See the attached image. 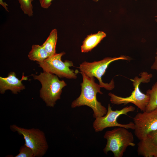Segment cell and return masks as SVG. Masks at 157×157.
<instances>
[{
  "label": "cell",
  "instance_id": "obj_1",
  "mask_svg": "<svg viewBox=\"0 0 157 157\" xmlns=\"http://www.w3.org/2000/svg\"><path fill=\"white\" fill-rule=\"evenodd\" d=\"M81 73L83 77V81L80 84L81 93L79 97L72 102L71 107L86 106L93 110L94 118L104 115L107 110L97 100L96 97L97 93L103 94L101 91V86L95 82L94 77H90L83 73Z\"/></svg>",
  "mask_w": 157,
  "mask_h": 157
},
{
  "label": "cell",
  "instance_id": "obj_2",
  "mask_svg": "<svg viewBox=\"0 0 157 157\" xmlns=\"http://www.w3.org/2000/svg\"><path fill=\"white\" fill-rule=\"evenodd\" d=\"M35 80L39 81L42 85L40 96L47 106L53 107L56 101L60 98L62 89L67 85L63 80H60L56 75L43 72L38 75L32 74Z\"/></svg>",
  "mask_w": 157,
  "mask_h": 157
},
{
  "label": "cell",
  "instance_id": "obj_3",
  "mask_svg": "<svg viewBox=\"0 0 157 157\" xmlns=\"http://www.w3.org/2000/svg\"><path fill=\"white\" fill-rule=\"evenodd\" d=\"M104 137L107 140L104 152L107 154L111 151L114 157H122L128 147L135 145L133 134L124 127H118L107 131Z\"/></svg>",
  "mask_w": 157,
  "mask_h": 157
},
{
  "label": "cell",
  "instance_id": "obj_4",
  "mask_svg": "<svg viewBox=\"0 0 157 157\" xmlns=\"http://www.w3.org/2000/svg\"><path fill=\"white\" fill-rule=\"evenodd\" d=\"M140 78L135 76L130 80L132 82L134 90L130 96L126 97H122L117 96L111 92L108 93L110 97V101L113 104L124 105L129 103H132L137 106L143 112L145 111L146 107L149 102V96L147 94L142 92L140 89V85L141 83H148L149 82L153 75L151 74L144 72L140 74Z\"/></svg>",
  "mask_w": 157,
  "mask_h": 157
},
{
  "label": "cell",
  "instance_id": "obj_5",
  "mask_svg": "<svg viewBox=\"0 0 157 157\" xmlns=\"http://www.w3.org/2000/svg\"><path fill=\"white\" fill-rule=\"evenodd\" d=\"M120 60H129L130 58L126 56L121 55L119 57H106L100 61L92 62L84 61L80 65L78 68L81 73H84L87 76L96 78L101 88L111 90L115 87L113 79H112L109 83H104L102 81V77L111 63Z\"/></svg>",
  "mask_w": 157,
  "mask_h": 157
},
{
  "label": "cell",
  "instance_id": "obj_6",
  "mask_svg": "<svg viewBox=\"0 0 157 157\" xmlns=\"http://www.w3.org/2000/svg\"><path fill=\"white\" fill-rule=\"evenodd\" d=\"M10 128L23 136L24 144L33 150L35 157H41L45 154L48 145L45 134L42 131L37 128H22L15 124L11 125Z\"/></svg>",
  "mask_w": 157,
  "mask_h": 157
},
{
  "label": "cell",
  "instance_id": "obj_7",
  "mask_svg": "<svg viewBox=\"0 0 157 157\" xmlns=\"http://www.w3.org/2000/svg\"><path fill=\"white\" fill-rule=\"evenodd\" d=\"M65 54V52L56 53L42 62H38V63L43 72L55 74L60 78L76 79L77 77L76 72L69 68L74 66L72 62L67 60L63 62L61 60L62 56Z\"/></svg>",
  "mask_w": 157,
  "mask_h": 157
},
{
  "label": "cell",
  "instance_id": "obj_8",
  "mask_svg": "<svg viewBox=\"0 0 157 157\" xmlns=\"http://www.w3.org/2000/svg\"><path fill=\"white\" fill-rule=\"evenodd\" d=\"M135 110V107L130 106L125 107L120 110H113L110 104H108L106 114L96 118L93 124V127L96 132L101 131L106 128L113 127H123L134 130L135 126L133 122L121 124L117 122V119L120 115H127L128 113L133 112Z\"/></svg>",
  "mask_w": 157,
  "mask_h": 157
},
{
  "label": "cell",
  "instance_id": "obj_9",
  "mask_svg": "<svg viewBox=\"0 0 157 157\" xmlns=\"http://www.w3.org/2000/svg\"><path fill=\"white\" fill-rule=\"evenodd\" d=\"M133 121L134 134L140 140L149 133L157 130V107L149 112L137 113Z\"/></svg>",
  "mask_w": 157,
  "mask_h": 157
},
{
  "label": "cell",
  "instance_id": "obj_10",
  "mask_svg": "<svg viewBox=\"0 0 157 157\" xmlns=\"http://www.w3.org/2000/svg\"><path fill=\"white\" fill-rule=\"evenodd\" d=\"M28 80V77L24 76L23 73L20 80L16 77L15 73L11 72L6 77H0V92L3 94L6 90H10L14 94H17L21 90L25 89V86L22 83V81Z\"/></svg>",
  "mask_w": 157,
  "mask_h": 157
},
{
  "label": "cell",
  "instance_id": "obj_11",
  "mask_svg": "<svg viewBox=\"0 0 157 157\" xmlns=\"http://www.w3.org/2000/svg\"><path fill=\"white\" fill-rule=\"evenodd\" d=\"M138 155L144 157H157V140L149 133L137 144Z\"/></svg>",
  "mask_w": 157,
  "mask_h": 157
},
{
  "label": "cell",
  "instance_id": "obj_12",
  "mask_svg": "<svg viewBox=\"0 0 157 157\" xmlns=\"http://www.w3.org/2000/svg\"><path fill=\"white\" fill-rule=\"evenodd\" d=\"M106 33L102 31H99L97 33L91 34L87 36L83 42L81 46V52L87 53L91 51L106 37Z\"/></svg>",
  "mask_w": 157,
  "mask_h": 157
},
{
  "label": "cell",
  "instance_id": "obj_13",
  "mask_svg": "<svg viewBox=\"0 0 157 157\" xmlns=\"http://www.w3.org/2000/svg\"><path fill=\"white\" fill-rule=\"evenodd\" d=\"M29 58L31 60L42 62L49 56L42 45H32L31 49L28 55Z\"/></svg>",
  "mask_w": 157,
  "mask_h": 157
},
{
  "label": "cell",
  "instance_id": "obj_14",
  "mask_svg": "<svg viewBox=\"0 0 157 157\" xmlns=\"http://www.w3.org/2000/svg\"><path fill=\"white\" fill-rule=\"evenodd\" d=\"M57 39V31L55 28L51 31L46 40L42 45L49 56L56 53V48Z\"/></svg>",
  "mask_w": 157,
  "mask_h": 157
},
{
  "label": "cell",
  "instance_id": "obj_15",
  "mask_svg": "<svg viewBox=\"0 0 157 157\" xmlns=\"http://www.w3.org/2000/svg\"><path fill=\"white\" fill-rule=\"evenodd\" d=\"M146 94L149 97V100L145 111H151L157 107V82L152 86L151 89L148 90Z\"/></svg>",
  "mask_w": 157,
  "mask_h": 157
},
{
  "label": "cell",
  "instance_id": "obj_16",
  "mask_svg": "<svg viewBox=\"0 0 157 157\" xmlns=\"http://www.w3.org/2000/svg\"><path fill=\"white\" fill-rule=\"evenodd\" d=\"M20 5V7L24 13L29 17L33 15V6L32 2L33 0H18Z\"/></svg>",
  "mask_w": 157,
  "mask_h": 157
},
{
  "label": "cell",
  "instance_id": "obj_17",
  "mask_svg": "<svg viewBox=\"0 0 157 157\" xmlns=\"http://www.w3.org/2000/svg\"><path fill=\"white\" fill-rule=\"evenodd\" d=\"M15 157H35L33 150L25 144L20 147L19 153Z\"/></svg>",
  "mask_w": 157,
  "mask_h": 157
},
{
  "label": "cell",
  "instance_id": "obj_18",
  "mask_svg": "<svg viewBox=\"0 0 157 157\" xmlns=\"http://www.w3.org/2000/svg\"><path fill=\"white\" fill-rule=\"evenodd\" d=\"M53 0H39L40 6L44 9H47L51 4Z\"/></svg>",
  "mask_w": 157,
  "mask_h": 157
},
{
  "label": "cell",
  "instance_id": "obj_19",
  "mask_svg": "<svg viewBox=\"0 0 157 157\" xmlns=\"http://www.w3.org/2000/svg\"><path fill=\"white\" fill-rule=\"evenodd\" d=\"M151 68L152 69L155 70L157 71V56L155 58L154 61L151 66Z\"/></svg>",
  "mask_w": 157,
  "mask_h": 157
},
{
  "label": "cell",
  "instance_id": "obj_20",
  "mask_svg": "<svg viewBox=\"0 0 157 157\" xmlns=\"http://www.w3.org/2000/svg\"><path fill=\"white\" fill-rule=\"evenodd\" d=\"M0 4L4 8L6 11H9L7 7L8 5L5 2L3 1V0H0Z\"/></svg>",
  "mask_w": 157,
  "mask_h": 157
},
{
  "label": "cell",
  "instance_id": "obj_21",
  "mask_svg": "<svg viewBox=\"0 0 157 157\" xmlns=\"http://www.w3.org/2000/svg\"><path fill=\"white\" fill-rule=\"evenodd\" d=\"M156 19H155V21L157 22V15L155 16Z\"/></svg>",
  "mask_w": 157,
  "mask_h": 157
},
{
  "label": "cell",
  "instance_id": "obj_22",
  "mask_svg": "<svg viewBox=\"0 0 157 157\" xmlns=\"http://www.w3.org/2000/svg\"><path fill=\"white\" fill-rule=\"evenodd\" d=\"M92 0L96 2H97L99 1V0Z\"/></svg>",
  "mask_w": 157,
  "mask_h": 157
},
{
  "label": "cell",
  "instance_id": "obj_23",
  "mask_svg": "<svg viewBox=\"0 0 157 157\" xmlns=\"http://www.w3.org/2000/svg\"><path fill=\"white\" fill-rule=\"evenodd\" d=\"M156 56H157V48L156 49Z\"/></svg>",
  "mask_w": 157,
  "mask_h": 157
},
{
  "label": "cell",
  "instance_id": "obj_24",
  "mask_svg": "<svg viewBox=\"0 0 157 157\" xmlns=\"http://www.w3.org/2000/svg\"><path fill=\"white\" fill-rule=\"evenodd\" d=\"M135 0L136 1V0Z\"/></svg>",
  "mask_w": 157,
  "mask_h": 157
},
{
  "label": "cell",
  "instance_id": "obj_25",
  "mask_svg": "<svg viewBox=\"0 0 157 157\" xmlns=\"http://www.w3.org/2000/svg\"></svg>",
  "mask_w": 157,
  "mask_h": 157
}]
</instances>
